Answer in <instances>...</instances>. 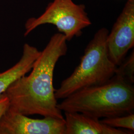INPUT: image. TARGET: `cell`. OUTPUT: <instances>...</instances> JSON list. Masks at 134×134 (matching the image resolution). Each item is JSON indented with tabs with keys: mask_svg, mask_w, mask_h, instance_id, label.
<instances>
[{
	"mask_svg": "<svg viewBox=\"0 0 134 134\" xmlns=\"http://www.w3.org/2000/svg\"><path fill=\"white\" fill-rule=\"evenodd\" d=\"M62 111L79 112L100 119L134 113V87L114 75L109 81L72 93L58 103Z\"/></svg>",
	"mask_w": 134,
	"mask_h": 134,
	"instance_id": "2",
	"label": "cell"
},
{
	"mask_svg": "<svg viewBox=\"0 0 134 134\" xmlns=\"http://www.w3.org/2000/svg\"><path fill=\"white\" fill-rule=\"evenodd\" d=\"M115 75L122 78L125 81L133 85L134 82V52L125 57L117 66Z\"/></svg>",
	"mask_w": 134,
	"mask_h": 134,
	"instance_id": "9",
	"label": "cell"
},
{
	"mask_svg": "<svg viewBox=\"0 0 134 134\" xmlns=\"http://www.w3.org/2000/svg\"><path fill=\"white\" fill-rule=\"evenodd\" d=\"M109 57L116 66L134 46V0H128L107 38Z\"/></svg>",
	"mask_w": 134,
	"mask_h": 134,
	"instance_id": "5",
	"label": "cell"
},
{
	"mask_svg": "<svg viewBox=\"0 0 134 134\" xmlns=\"http://www.w3.org/2000/svg\"><path fill=\"white\" fill-rule=\"evenodd\" d=\"M9 100L8 97L3 93L0 96V118L9 107Z\"/></svg>",
	"mask_w": 134,
	"mask_h": 134,
	"instance_id": "11",
	"label": "cell"
},
{
	"mask_svg": "<svg viewBox=\"0 0 134 134\" xmlns=\"http://www.w3.org/2000/svg\"><path fill=\"white\" fill-rule=\"evenodd\" d=\"M100 121L103 123L111 127L127 129L134 132V113L110 118H104Z\"/></svg>",
	"mask_w": 134,
	"mask_h": 134,
	"instance_id": "10",
	"label": "cell"
},
{
	"mask_svg": "<svg viewBox=\"0 0 134 134\" xmlns=\"http://www.w3.org/2000/svg\"><path fill=\"white\" fill-rule=\"evenodd\" d=\"M55 25L67 41L79 37L82 30L91 24L83 4H77L72 0H53L44 12L37 18H31L25 24L24 36L43 24Z\"/></svg>",
	"mask_w": 134,
	"mask_h": 134,
	"instance_id": "4",
	"label": "cell"
},
{
	"mask_svg": "<svg viewBox=\"0 0 134 134\" xmlns=\"http://www.w3.org/2000/svg\"><path fill=\"white\" fill-rule=\"evenodd\" d=\"M67 41L62 34H54L40 52L29 76L19 77L8 87L4 94L9 100V110L26 116L64 119L58 108L53 76L58 60L66 55Z\"/></svg>",
	"mask_w": 134,
	"mask_h": 134,
	"instance_id": "1",
	"label": "cell"
},
{
	"mask_svg": "<svg viewBox=\"0 0 134 134\" xmlns=\"http://www.w3.org/2000/svg\"><path fill=\"white\" fill-rule=\"evenodd\" d=\"M109 32L102 27L96 32L85 49L79 65L55 91L57 99H64L87 87L102 85L115 75L117 66L109 57L107 47Z\"/></svg>",
	"mask_w": 134,
	"mask_h": 134,
	"instance_id": "3",
	"label": "cell"
},
{
	"mask_svg": "<svg viewBox=\"0 0 134 134\" xmlns=\"http://www.w3.org/2000/svg\"><path fill=\"white\" fill-rule=\"evenodd\" d=\"M65 119H33L8 109L0 118V134H65Z\"/></svg>",
	"mask_w": 134,
	"mask_h": 134,
	"instance_id": "6",
	"label": "cell"
},
{
	"mask_svg": "<svg viewBox=\"0 0 134 134\" xmlns=\"http://www.w3.org/2000/svg\"><path fill=\"white\" fill-rule=\"evenodd\" d=\"M40 52L36 47L27 43L24 44L23 55L18 62L4 72H0V96L14 81L31 71Z\"/></svg>",
	"mask_w": 134,
	"mask_h": 134,
	"instance_id": "8",
	"label": "cell"
},
{
	"mask_svg": "<svg viewBox=\"0 0 134 134\" xmlns=\"http://www.w3.org/2000/svg\"><path fill=\"white\" fill-rule=\"evenodd\" d=\"M65 134H129L127 131L111 127L96 118L79 112H64Z\"/></svg>",
	"mask_w": 134,
	"mask_h": 134,
	"instance_id": "7",
	"label": "cell"
}]
</instances>
